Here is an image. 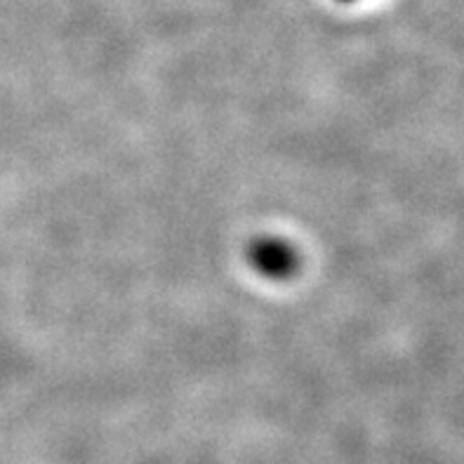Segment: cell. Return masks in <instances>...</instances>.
<instances>
[{"instance_id":"2","label":"cell","mask_w":464,"mask_h":464,"mask_svg":"<svg viewBox=\"0 0 464 464\" xmlns=\"http://www.w3.org/2000/svg\"><path fill=\"white\" fill-rule=\"evenodd\" d=\"M340 3H353V0H340Z\"/></svg>"},{"instance_id":"1","label":"cell","mask_w":464,"mask_h":464,"mask_svg":"<svg viewBox=\"0 0 464 464\" xmlns=\"http://www.w3.org/2000/svg\"><path fill=\"white\" fill-rule=\"evenodd\" d=\"M247 259L250 265L266 278L283 281L290 278L300 266L297 250L283 238H257L253 246L247 247Z\"/></svg>"}]
</instances>
